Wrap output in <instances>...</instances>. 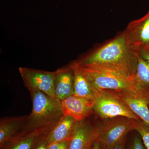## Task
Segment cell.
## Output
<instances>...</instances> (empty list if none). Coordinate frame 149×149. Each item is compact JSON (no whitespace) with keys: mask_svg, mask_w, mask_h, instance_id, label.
Returning a JSON list of instances; mask_svg holds the SVG:
<instances>
[{"mask_svg":"<svg viewBox=\"0 0 149 149\" xmlns=\"http://www.w3.org/2000/svg\"><path fill=\"white\" fill-rule=\"evenodd\" d=\"M139 52L124 31L109 42L74 61L80 66L110 71L136 78Z\"/></svg>","mask_w":149,"mask_h":149,"instance_id":"cell-1","label":"cell"},{"mask_svg":"<svg viewBox=\"0 0 149 149\" xmlns=\"http://www.w3.org/2000/svg\"><path fill=\"white\" fill-rule=\"evenodd\" d=\"M74 63L93 88L115 92H130L145 99L149 102V91L143 87L136 78H130L116 72L80 66Z\"/></svg>","mask_w":149,"mask_h":149,"instance_id":"cell-2","label":"cell"},{"mask_svg":"<svg viewBox=\"0 0 149 149\" xmlns=\"http://www.w3.org/2000/svg\"><path fill=\"white\" fill-rule=\"evenodd\" d=\"M30 93L32 111L22 131L53 126L63 116L61 102L41 91H33Z\"/></svg>","mask_w":149,"mask_h":149,"instance_id":"cell-3","label":"cell"},{"mask_svg":"<svg viewBox=\"0 0 149 149\" xmlns=\"http://www.w3.org/2000/svg\"><path fill=\"white\" fill-rule=\"evenodd\" d=\"M139 120L123 116L104 119L96 125L97 139L101 149H113L130 131L135 130Z\"/></svg>","mask_w":149,"mask_h":149,"instance_id":"cell-4","label":"cell"},{"mask_svg":"<svg viewBox=\"0 0 149 149\" xmlns=\"http://www.w3.org/2000/svg\"><path fill=\"white\" fill-rule=\"evenodd\" d=\"M96 93L94 113L102 119L123 116L141 120L113 91L93 88Z\"/></svg>","mask_w":149,"mask_h":149,"instance_id":"cell-5","label":"cell"},{"mask_svg":"<svg viewBox=\"0 0 149 149\" xmlns=\"http://www.w3.org/2000/svg\"><path fill=\"white\" fill-rule=\"evenodd\" d=\"M19 71L25 87L29 92L40 91L55 98L54 83L55 72L20 67Z\"/></svg>","mask_w":149,"mask_h":149,"instance_id":"cell-6","label":"cell"},{"mask_svg":"<svg viewBox=\"0 0 149 149\" xmlns=\"http://www.w3.org/2000/svg\"><path fill=\"white\" fill-rule=\"evenodd\" d=\"M96 125L88 118L76 121L68 139V149H91L97 139Z\"/></svg>","mask_w":149,"mask_h":149,"instance_id":"cell-7","label":"cell"},{"mask_svg":"<svg viewBox=\"0 0 149 149\" xmlns=\"http://www.w3.org/2000/svg\"><path fill=\"white\" fill-rule=\"evenodd\" d=\"M94 103L93 101L72 95L61 102L62 113L76 121H81L94 113Z\"/></svg>","mask_w":149,"mask_h":149,"instance_id":"cell-8","label":"cell"},{"mask_svg":"<svg viewBox=\"0 0 149 149\" xmlns=\"http://www.w3.org/2000/svg\"><path fill=\"white\" fill-rule=\"evenodd\" d=\"M124 31L130 42L139 52L149 50V10L142 18L130 22Z\"/></svg>","mask_w":149,"mask_h":149,"instance_id":"cell-9","label":"cell"},{"mask_svg":"<svg viewBox=\"0 0 149 149\" xmlns=\"http://www.w3.org/2000/svg\"><path fill=\"white\" fill-rule=\"evenodd\" d=\"M55 72V96L61 102L73 94L74 75L72 63L58 68Z\"/></svg>","mask_w":149,"mask_h":149,"instance_id":"cell-10","label":"cell"},{"mask_svg":"<svg viewBox=\"0 0 149 149\" xmlns=\"http://www.w3.org/2000/svg\"><path fill=\"white\" fill-rule=\"evenodd\" d=\"M54 126L31 131H21L9 139L0 147V149H33L40 137Z\"/></svg>","mask_w":149,"mask_h":149,"instance_id":"cell-11","label":"cell"},{"mask_svg":"<svg viewBox=\"0 0 149 149\" xmlns=\"http://www.w3.org/2000/svg\"><path fill=\"white\" fill-rule=\"evenodd\" d=\"M113 92L136 116L149 126V107L148 101L130 92Z\"/></svg>","mask_w":149,"mask_h":149,"instance_id":"cell-12","label":"cell"},{"mask_svg":"<svg viewBox=\"0 0 149 149\" xmlns=\"http://www.w3.org/2000/svg\"><path fill=\"white\" fill-rule=\"evenodd\" d=\"M28 115L4 117L0 120V147L24 129Z\"/></svg>","mask_w":149,"mask_h":149,"instance_id":"cell-13","label":"cell"},{"mask_svg":"<svg viewBox=\"0 0 149 149\" xmlns=\"http://www.w3.org/2000/svg\"><path fill=\"white\" fill-rule=\"evenodd\" d=\"M76 121L72 117L63 116L48 132V144L68 140Z\"/></svg>","mask_w":149,"mask_h":149,"instance_id":"cell-14","label":"cell"},{"mask_svg":"<svg viewBox=\"0 0 149 149\" xmlns=\"http://www.w3.org/2000/svg\"><path fill=\"white\" fill-rule=\"evenodd\" d=\"M71 63L74 75L73 95L95 102L96 93L94 88L78 69L74 62Z\"/></svg>","mask_w":149,"mask_h":149,"instance_id":"cell-15","label":"cell"},{"mask_svg":"<svg viewBox=\"0 0 149 149\" xmlns=\"http://www.w3.org/2000/svg\"><path fill=\"white\" fill-rule=\"evenodd\" d=\"M136 80L149 91V63L140 55L136 74Z\"/></svg>","mask_w":149,"mask_h":149,"instance_id":"cell-16","label":"cell"},{"mask_svg":"<svg viewBox=\"0 0 149 149\" xmlns=\"http://www.w3.org/2000/svg\"><path fill=\"white\" fill-rule=\"evenodd\" d=\"M135 130L139 133L146 149H149V126L142 120L137 123Z\"/></svg>","mask_w":149,"mask_h":149,"instance_id":"cell-17","label":"cell"},{"mask_svg":"<svg viewBox=\"0 0 149 149\" xmlns=\"http://www.w3.org/2000/svg\"><path fill=\"white\" fill-rule=\"evenodd\" d=\"M141 139V136H135L130 141L126 149H146Z\"/></svg>","mask_w":149,"mask_h":149,"instance_id":"cell-18","label":"cell"},{"mask_svg":"<svg viewBox=\"0 0 149 149\" xmlns=\"http://www.w3.org/2000/svg\"><path fill=\"white\" fill-rule=\"evenodd\" d=\"M49 130L44 133L40 137L33 149H47L48 145L47 136Z\"/></svg>","mask_w":149,"mask_h":149,"instance_id":"cell-19","label":"cell"},{"mask_svg":"<svg viewBox=\"0 0 149 149\" xmlns=\"http://www.w3.org/2000/svg\"><path fill=\"white\" fill-rule=\"evenodd\" d=\"M68 140L48 144L47 149H68Z\"/></svg>","mask_w":149,"mask_h":149,"instance_id":"cell-20","label":"cell"},{"mask_svg":"<svg viewBox=\"0 0 149 149\" xmlns=\"http://www.w3.org/2000/svg\"><path fill=\"white\" fill-rule=\"evenodd\" d=\"M126 142H127V138L126 137H125L120 140L114 146L113 149H125Z\"/></svg>","mask_w":149,"mask_h":149,"instance_id":"cell-21","label":"cell"},{"mask_svg":"<svg viewBox=\"0 0 149 149\" xmlns=\"http://www.w3.org/2000/svg\"><path fill=\"white\" fill-rule=\"evenodd\" d=\"M139 54L142 58L149 63V50H142L140 51Z\"/></svg>","mask_w":149,"mask_h":149,"instance_id":"cell-22","label":"cell"},{"mask_svg":"<svg viewBox=\"0 0 149 149\" xmlns=\"http://www.w3.org/2000/svg\"><path fill=\"white\" fill-rule=\"evenodd\" d=\"M91 149H101L100 143L97 139H96V141L94 142Z\"/></svg>","mask_w":149,"mask_h":149,"instance_id":"cell-23","label":"cell"},{"mask_svg":"<svg viewBox=\"0 0 149 149\" xmlns=\"http://www.w3.org/2000/svg\"><path fill=\"white\" fill-rule=\"evenodd\" d=\"M148 106H149V102H148Z\"/></svg>","mask_w":149,"mask_h":149,"instance_id":"cell-24","label":"cell"}]
</instances>
